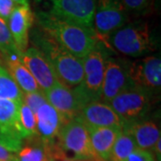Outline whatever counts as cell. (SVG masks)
I'll return each mask as SVG.
<instances>
[{
	"label": "cell",
	"mask_w": 161,
	"mask_h": 161,
	"mask_svg": "<svg viewBox=\"0 0 161 161\" xmlns=\"http://www.w3.org/2000/svg\"><path fill=\"white\" fill-rule=\"evenodd\" d=\"M36 18L41 31L76 58H85L98 42L94 30L63 20L49 12H38Z\"/></svg>",
	"instance_id": "6da1fadb"
},
{
	"label": "cell",
	"mask_w": 161,
	"mask_h": 161,
	"mask_svg": "<svg viewBox=\"0 0 161 161\" xmlns=\"http://www.w3.org/2000/svg\"><path fill=\"white\" fill-rule=\"evenodd\" d=\"M34 47L39 49L54 69L58 80L64 86L73 89L83 80L82 59L73 56L57 43L43 31L32 34Z\"/></svg>",
	"instance_id": "7a4b0ae2"
},
{
	"label": "cell",
	"mask_w": 161,
	"mask_h": 161,
	"mask_svg": "<svg viewBox=\"0 0 161 161\" xmlns=\"http://www.w3.org/2000/svg\"><path fill=\"white\" fill-rule=\"evenodd\" d=\"M57 138V142L65 156L71 153L73 160L98 158L92 150L88 129L78 116L62 125Z\"/></svg>",
	"instance_id": "3957f363"
},
{
	"label": "cell",
	"mask_w": 161,
	"mask_h": 161,
	"mask_svg": "<svg viewBox=\"0 0 161 161\" xmlns=\"http://www.w3.org/2000/svg\"><path fill=\"white\" fill-rule=\"evenodd\" d=\"M108 58L107 48L98 42L86 57L82 58L84 77L79 88L87 103L99 101L106 62Z\"/></svg>",
	"instance_id": "277c9868"
},
{
	"label": "cell",
	"mask_w": 161,
	"mask_h": 161,
	"mask_svg": "<svg viewBox=\"0 0 161 161\" xmlns=\"http://www.w3.org/2000/svg\"><path fill=\"white\" fill-rule=\"evenodd\" d=\"M109 39L116 50L129 57L143 56L152 48L150 30L144 23L124 25L110 34Z\"/></svg>",
	"instance_id": "5b68a950"
},
{
	"label": "cell",
	"mask_w": 161,
	"mask_h": 161,
	"mask_svg": "<svg viewBox=\"0 0 161 161\" xmlns=\"http://www.w3.org/2000/svg\"><path fill=\"white\" fill-rule=\"evenodd\" d=\"M21 103L0 98V145L12 153H18L27 139L19 117Z\"/></svg>",
	"instance_id": "8992f818"
},
{
	"label": "cell",
	"mask_w": 161,
	"mask_h": 161,
	"mask_svg": "<svg viewBox=\"0 0 161 161\" xmlns=\"http://www.w3.org/2000/svg\"><path fill=\"white\" fill-rule=\"evenodd\" d=\"M151 94L139 87L122 92L108 104L124 125L142 120L149 111Z\"/></svg>",
	"instance_id": "52a82bcc"
},
{
	"label": "cell",
	"mask_w": 161,
	"mask_h": 161,
	"mask_svg": "<svg viewBox=\"0 0 161 161\" xmlns=\"http://www.w3.org/2000/svg\"><path fill=\"white\" fill-rule=\"evenodd\" d=\"M126 8L122 0H96L94 31L98 38L109 37L116 30L125 25Z\"/></svg>",
	"instance_id": "ba28073f"
},
{
	"label": "cell",
	"mask_w": 161,
	"mask_h": 161,
	"mask_svg": "<svg viewBox=\"0 0 161 161\" xmlns=\"http://www.w3.org/2000/svg\"><path fill=\"white\" fill-rule=\"evenodd\" d=\"M50 14L63 20L94 30L96 0H47Z\"/></svg>",
	"instance_id": "9c48e42d"
},
{
	"label": "cell",
	"mask_w": 161,
	"mask_h": 161,
	"mask_svg": "<svg viewBox=\"0 0 161 161\" xmlns=\"http://www.w3.org/2000/svg\"><path fill=\"white\" fill-rule=\"evenodd\" d=\"M125 64L128 75L135 86L150 94L160 90L161 59L158 57L150 56Z\"/></svg>",
	"instance_id": "30bf717a"
},
{
	"label": "cell",
	"mask_w": 161,
	"mask_h": 161,
	"mask_svg": "<svg viewBox=\"0 0 161 161\" xmlns=\"http://www.w3.org/2000/svg\"><path fill=\"white\" fill-rule=\"evenodd\" d=\"M133 87L135 85L128 75L126 64L115 59L108 58L99 101L109 104L116 96Z\"/></svg>",
	"instance_id": "8fae6325"
},
{
	"label": "cell",
	"mask_w": 161,
	"mask_h": 161,
	"mask_svg": "<svg viewBox=\"0 0 161 161\" xmlns=\"http://www.w3.org/2000/svg\"><path fill=\"white\" fill-rule=\"evenodd\" d=\"M44 93L47 102L60 115L63 124L77 117L84 107L81 98L75 89L64 86L60 81H58Z\"/></svg>",
	"instance_id": "7c38bea8"
},
{
	"label": "cell",
	"mask_w": 161,
	"mask_h": 161,
	"mask_svg": "<svg viewBox=\"0 0 161 161\" xmlns=\"http://www.w3.org/2000/svg\"><path fill=\"white\" fill-rule=\"evenodd\" d=\"M21 61L44 92L59 81L50 64L34 47L27 48L21 54Z\"/></svg>",
	"instance_id": "4fadbf2b"
},
{
	"label": "cell",
	"mask_w": 161,
	"mask_h": 161,
	"mask_svg": "<svg viewBox=\"0 0 161 161\" xmlns=\"http://www.w3.org/2000/svg\"><path fill=\"white\" fill-rule=\"evenodd\" d=\"M78 117L87 128H116L123 129L124 123L108 104L94 101L85 105Z\"/></svg>",
	"instance_id": "5bb4252c"
},
{
	"label": "cell",
	"mask_w": 161,
	"mask_h": 161,
	"mask_svg": "<svg viewBox=\"0 0 161 161\" xmlns=\"http://www.w3.org/2000/svg\"><path fill=\"white\" fill-rule=\"evenodd\" d=\"M34 22V14L30 6H17L7 21L12 38L21 53L28 48L29 31Z\"/></svg>",
	"instance_id": "9a60e30c"
},
{
	"label": "cell",
	"mask_w": 161,
	"mask_h": 161,
	"mask_svg": "<svg viewBox=\"0 0 161 161\" xmlns=\"http://www.w3.org/2000/svg\"><path fill=\"white\" fill-rule=\"evenodd\" d=\"M37 133L45 144L56 142L62 127V119L58 112L48 102L42 105L35 114Z\"/></svg>",
	"instance_id": "2e32d148"
},
{
	"label": "cell",
	"mask_w": 161,
	"mask_h": 161,
	"mask_svg": "<svg viewBox=\"0 0 161 161\" xmlns=\"http://www.w3.org/2000/svg\"><path fill=\"white\" fill-rule=\"evenodd\" d=\"M129 132L134 140L137 148L144 150L154 149L157 142L160 139V130L154 122L143 119L124 125L123 129Z\"/></svg>",
	"instance_id": "e0dca14e"
},
{
	"label": "cell",
	"mask_w": 161,
	"mask_h": 161,
	"mask_svg": "<svg viewBox=\"0 0 161 161\" xmlns=\"http://www.w3.org/2000/svg\"><path fill=\"white\" fill-rule=\"evenodd\" d=\"M87 129L94 154L101 160L108 161L113 146L122 130L108 127Z\"/></svg>",
	"instance_id": "ac0fdd59"
},
{
	"label": "cell",
	"mask_w": 161,
	"mask_h": 161,
	"mask_svg": "<svg viewBox=\"0 0 161 161\" xmlns=\"http://www.w3.org/2000/svg\"><path fill=\"white\" fill-rule=\"evenodd\" d=\"M4 66H6L5 68L7 70L23 93L38 92L41 90L33 76L23 65L21 60L5 61Z\"/></svg>",
	"instance_id": "d6986e66"
},
{
	"label": "cell",
	"mask_w": 161,
	"mask_h": 161,
	"mask_svg": "<svg viewBox=\"0 0 161 161\" xmlns=\"http://www.w3.org/2000/svg\"><path fill=\"white\" fill-rule=\"evenodd\" d=\"M16 156L18 161H47L45 144L38 134L25 139Z\"/></svg>",
	"instance_id": "ffe728a7"
},
{
	"label": "cell",
	"mask_w": 161,
	"mask_h": 161,
	"mask_svg": "<svg viewBox=\"0 0 161 161\" xmlns=\"http://www.w3.org/2000/svg\"><path fill=\"white\" fill-rule=\"evenodd\" d=\"M0 53L5 61L21 60V52L17 49L8 25L5 20L0 17Z\"/></svg>",
	"instance_id": "44dd1931"
},
{
	"label": "cell",
	"mask_w": 161,
	"mask_h": 161,
	"mask_svg": "<svg viewBox=\"0 0 161 161\" xmlns=\"http://www.w3.org/2000/svg\"><path fill=\"white\" fill-rule=\"evenodd\" d=\"M137 149L132 135L122 130L113 146L108 161H125L129 155Z\"/></svg>",
	"instance_id": "7402d4cb"
},
{
	"label": "cell",
	"mask_w": 161,
	"mask_h": 161,
	"mask_svg": "<svg viewBox=\"0 0 161 161\" xmlns=\"http://www.w3.org/2000/svg\"><path fill=\"white\" fill-rule=\"evenodd\" d=\"M0 98L10 99L19 103L23 99V92L19 89L7 70L2 65H0Z\"/></svg>",
	"instance_id": "603a6c76"
},
{
	"label": "cell",
	"mask_w": 161,
	"mask_h": 161,
	"mask_svg": "<svg viewBox=\"0 0 161 161\" xmlns=\"http://www.w3.org/2000/svg\"><path fill=\"white\" fill-rule=\"evenodd\" d=\"M19 117L23 130L27 134V138L38 134L35 114L25 104L23 103V101L19 107Z\"/></svg>",
	"instance_id": "cb8c5ba5"
},
{
	"label": "cell",
	"mask_w": 161,
	"mask_h": 161,
	"mask_svg": "<svg viewBox=\"0 0 161 161\" xmlns=\"http://www.w3.org/2000/svg\"><path fill=\"white\" fill-rule=\"evenodd\" d=\"M23 103H24L34 114L42 105L47 102L45 93L42 90L34 92L23 93Z\"/></svg>",
	"instance_id": "d4e9b609"
},
{
	"label": "cell",
	"mask_w": 161,
	"mask_h": 161,
	"mask_svg": "<svg viewBox=\"0 0 161 161\" xmlns=\"http://www.w3.org/2000/svg\"><path fill=\"white\" fill-rule=\"evenodd\" d=\"M125 161H155L153 154L149 150H141L137 148L129 155Z\"/></svg>",
	"instance_id": "484cf974"
},
{
	"label": "cell",
	"mask_w": 161,
	"mask_h": 161,
	"mask_svg": "<svg viewBox=\"0 0 161 161\" xmlns=\"http://www.w3.org/2000/svg\"><path fill=\"white\" fill-rule=\"evenodd\" d=\"M17 5L12 0H0V17L6 23Z\"/></svg>",
	"instance_id": "4316f807"
},
{
	"label": "cell",
	"mask_w": 161,
	"mask_h": 161,
	"mask_svg": "<svg viewBox=\"0 0 161 161\" xmlns=\"http://www.w3.org/2000/svg\"><path fill=\"white\" fill-rule=\"evenodd\" d=\"M125 7L131 11H143L149 6L150 0H122Z\"/></svg>",
	"instance_id": "83f0119b"
},
{
	"label": "cell",
	"mask_w": 161,
	"mask_h": 161,
	"mask_svg": "<svg viewBox=\"0 0 161 161\" xmlns=\"http://www.w3.org/2000/svg\"><path fill=\"white\" fill-rule=\"evenodd\" d=\"M0 161H18L17 156L0 145Z\"/></svg>",
	"instance_id": "f1b7e54d"
},
{
	"label": "cell",
	"mask_w": 161,
	"mask_h": 161,
	"mask_svg": "<svg viewBox=\"0 0 161 161\" xmlns=\"http://www.w3.org/2000/svg\"><path fill=\"white\" fill-rule=\"evenodd\" d=\"M160 139L157 142V143L154 146V149L153 150H155L156 155H157V158H158V160L160 161V158H161V151H160Z\"/></svg>",
	"instance_id": "f546056e"
},
{
	"label": "cell",
	"mask_w": 161,
	"mask_h": 161,
	"mask_svg": "<svg viewBox=\"0 0 161 161\" xmlns=\"http://www.w3.org/2000/svg\"><path fill=\"white\" fill-rule=\"evenodd\" d=\"M12 1L14 2L17 6H30L29 0H12Z\"/></svg>",
	"instance_id": "4dcf8cb0"
},
{
	"label": "cell",
	"mask_w": 161,
	"mask_h": 161,
	"mask_svg": "<svg viewBox=\"0 0 161 161\" xmlns=\"http://www.w3.org/2000/svg\"><path fill=\"white\" fill-rule=\"evenodd\" d=\"M0 65H2V66H4L5 65V63H4V58H3V56H2V54L0 53ZM5 67V66H4Z\"/></svg>",
	"instance_id": "1f68e13d"
},
{
	"label": "cell",
	"mask_w": 161,
	"mask_h": 161,
	"mask_svg": "<svg viewBox=\"0 0 161 161\" xmlns=\"http://www.w3.org/2000/svg\"><path fill=\"white\" fill-rule=\"evenodd\" d=\"M93 160V159H92ZM92 160H75V161H92Z\"/></svg>",
	"instance_id": "d6a6232c"
}]
</instances>
